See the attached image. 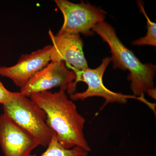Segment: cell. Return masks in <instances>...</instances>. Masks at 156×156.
I'll return each mask as SVG.
<instances>
[{
	"mask_svg": "<svg viewBox=\"0 0 156 156\" xmlns=\"http://www.w3.org/2000/svg\"><path fill=\"white\" fill-rule=\"evenodd\" d=\"M0 145L4 156H31L40 146L30 133L4 113L0 115Z\"/></svg>",
	"mask_w": 156,
	"mask_h": 156,
	"instance_id": "obj_8",
	"label": "cell"
},
{
	"mask_svg": "<svg viewBox=\"0 0 156 156\" xmlns=\"http://www.w3.org/2000/svg\"><path fill=\"white\" fill-rule=\"evenodd\" d=\"M111 61V57H105L96 68L93 69L88 67L80 71L72 70L75 73L76 80L67 90L71 99L83 101L88 98L94 96L103 98L105 102L101 109L108 103H127L128 98H135L143 101V97L116 93L105 87L102 80L104 74Z\"/></svg>",
	"mask_w": 156,
	"mask_h": 156,
	"instance_id": "obj_4",
	"label": "cell"
},
{
	"mask_svg": "<svg viewBox=\"0 0 156 156\" xmlns=\"http://www.w3.org/2000/svg\"><path fill=\"white\" fill-rule=\"evenodd\" d=\"M47 149L41 156H88V152L78 147L67 149L62 146L53 134ZM32 154L31 156H36Z\"/></svg>",
	"mask_w": 156,
	"mask_h": 156,
	"instance_id": "obj_10",
	"label": "cell"
},
{
	"mask_svg": "<svg viewBox=\"0 0 156 156\" xmlns=\"http://www.w3.org/2000/svg\"><path fill=\"white\" fill-rule=\"evenodd\" d=\"M51 48L52 45H48L29 54H22L13 66L0 67V75L11 79L21 89L35 74L50 63Z\"/></svg>",
	"mask_w": 156,
	"mask_h": 156,
	"instance_id": "obj_9",
	"label": "cell"
},
{
	"mask_svg": "<svg viewBox=\"0 0 156 156\" xmlns=\"http://www.w3.org/2000/svg\"><path fill=\"white\" fill-rule=\"evenodd\" d=\"M56 5L64 17V22L56 35L83 34L92 36V29L104 22L106 12L99 7L81 1L75 4L67 0H55Z\"/></svg>",
	"mask_w": 156,
	"mask_h": 156,
	"instance_id": "obj_5",
	"label": "cell"
},
{
	"mask_svg": "<svg viewBox=\"0 0 156 156\" xmlns=\"http://www.w3.org/2000/svg\"><path fill=\"white\" fill-rule=\"evenodd\" d=\"M11 94V92L4 87L2 83L0 81V103L4 104L9 100Z\"/></svg>",
	"mask_w": 156,
	"mask_h": 156,
	"instance_id": "obj_12",
	"label": "cell"
},
{
	"mask_svg": "<svg viewBox=\"0 0 156 156\" xmlns=\"http://www.w3.org/2000/svg\"><path fill=\"white\" fill-rule=\"evenodd\" d=\"M92 31L109 46L113 68L129 71L128 79L131 82V89L134 96H144L148 90L154 89L155 65L143 63L140 61L133 51L123 44L115 28L108 23L104 21L99 23Z\"/></svg>",
	"mask_w": 156,
	"mask_h": 156,
	"instance_id": "obj_2",
	"label": "cell"
},
{
	"mask_svg": "<svg viewBox=\"0 0 156 156\" xmlns=\"http://www.w3.org/2000/svg\"><path fill=\"white\" fill-rule=\"evenodd\" d=\"M76 78L75 73L67 67L64 62H51L20 89V93L29 98L33 94L48 91L54 87L67 91Z\"/></svg>",
	"mask_w": 156,
	"mask_h": 156,
	"instance_id": "obj_6",
	"label": "cell"
},
{
	"mask_svg": "<svg viewBox=\"0 0 156 156\" xmlns=\"http://www.w3.org/2000/svg\"><path fill=\"white\" fill-rule=\"evenodd\" d=\"M156 89H150V90H148V91H147V93L148 94V95H150V96H151V97H152L153 98H155V94H156V92H155Z\"/></svg>",
	"mask_w": 156,
	"mask_h": 156,
	"instance_id": "obj_13",
	"label": "cell"
},
{
	"mask_svg": "<svg viewBox=\"0 0 156 156\" xmlns=\"http://www.w3.org/2000/svg\"><path fill=\"white\" fill-rule=\"evenodd\" d=\"M65 91L62 89L54 93L45 91L29 98L46 113L47 124L62 146L67 149L78 147L89 153L91 148L83 132L86 120Z\"/></svg>",
	"mask_w": 156,
	"mask_h": 156,
	"instance_id": "obj_1",
	"label": "cell"
},
{
	"mask_svg": "<svg viewBox=\"0 0 156 156\" xmlns=\"http://www.w3.org/2000/svg\"><path fill=\"white\" fill-rule=\"evenodd\" d=\"M3 105L4 114L30 133L40 146H48L55 133L47 124L46 113L34 101L20 92H11Z\"/></svg>",
	"mask_w": 156,
	"mask_h": 156,
	"instance_id": "obj_3",
	"label": "cell"
},
{
	"mask_svg": "<svg viewBox=\"0 0 156 156\" xmlns=\"http://www.w3.org/2000/svg\"><path fill=\"white\" fill-rule=\"evenodd\" d=\"M140 10L143 13L146 18L147 24V33L146 35L144 37L139 38L137 40H135L132 43V44L136 46H143V45H149L156 47V24L154 22H152L148 17L147 14L144 8L143 5L141 2H138Z\"/></svg>",
	"mask_w": 156,
	"mask_h": 156,
	"instance_id": "obj_11",
	"label": "cell"
},
{
	"mask_svg": "<svg viewBox=\"0 0 156 156\" xmlns=\"http://www.w3.org/2000/svg\"><path fill=\"white\" fill-rule=\"evenodd\" d=\"M52 43L51 62H64L72 70L80 71L89 67L83 52L84 43L79 34L55 35L50 29Z\"/></svg>",
	"mask_w": 156,
	"mask_h": 156,
	"instance_id": "obj_7",
	"label": "cell"
}]
</instances>
